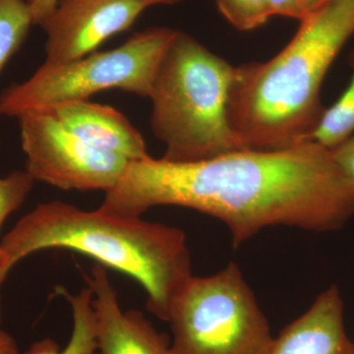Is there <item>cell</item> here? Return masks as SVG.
<instances>
[{"label":"cell","instance_id":"obj_23","mask_svg":"<svg viewBox=\"0 0 354 354\" xmlns=\"http://www.w3.org/2000/svg\"><path fill=\"white\" fill-rule=\"evenodd\" d=\"M7 274L4 272L3 265H2L1 257H0V286L6 279ZM0 323H1V300H0Z\"/></svg>","mask_w":354,"mask_h":354},{"label":"cell","instance_id":"obj_17","mask_svg":"<svg viewBox=\"0 0 354 354\" xmlns=\"http://www.w3.org/2000/svg\"><path fill=\"white\" fill-rule=\"evenodd\" d=\"M330 151L354 193V134Z\"/></svg>","mask_w":354,"mask_h":354},{"label":"cell","instance_id":"obj_19","mask_svg":"<svg viewBox=\"0 0 354 354\" xmlns=\"http://www.w3.org/2000/svg\"><path fill=\"white\" fill-rule=\"evenodd\" d=\"M59 0H27L32 24L39 25L57 6Z\"/></svg>","mask_w":354,"mask_h":354},{"label":"cell","instance_id":"obj_21","mask_svg":"<svg viewBox=\"0 0 354 354\" xmlns=\"http://www.w3.org/2000/svg\"><path fill=\"white\" fill-rule=\"evenodd\" d=\"M328 1H329V0H300L302 9H304L305 15L306 16L316 11L317 9L320 8L321 6H323L324 4Z\"/></svg>","mask_w":354,"mask_h":354},{"label":"cell","instance_id":"obj_4","mask_svg":"<svg viewBox=\"0 0 354 354\" xmlns=\"http://www.w3.org/2000/svg\"><path fill=\"white\" fill-rule=\"evenodd\" d=\"M234 67L186 32L176 31L153 79L151 127L162 158L198 162L247 150L230 127Z\"/></svg>","mask_w":354,"mask_h":354},{"label":"cell","instance_id":"obj_3","mask_svg":"<svg viewBox=\"0 0 354 354\" xmlns=\"http://www.w3.org/2000/svg\"><path fill=\"white\" fill-rule=\"evenodd\" d=\"M48 249L83 254L102 267L134 279L147 295V309L167 322L176 295L193 276L183 230L99 208L86 211L62 201L41 203L0 241L6 274L25 258Z\"/></svg>","mask_w":354,"mask_h":354},{"label":"cell","instance_id":"obj_2","mask_svg":"<svg viewBox=\"0 0 354 354\" xmlns=\"http://www.w3.org/2000/svg\"><path fill=\"white\" fill-rule=\"evenodd\" d=\"M300 23L276 57L234 67L228 122L247 150H283L313 141L326 109L324 80L354 34V0H329Z\"/></svg>","mask_w":354,"mask_h":354},{"label":"cell","instance_id":"obj_22","mask_svg":"<svg viewBox=\"0 0 354 354\" xmlns=\"http://www.w3.org/2000/svg\"><path fill=\"white\" fill-rule=\"evenodd\" d=\"M148 6H158V4H165V6H174L178 3L181 0H143Z\"/></svg>","mask_w":354,"mask_h":354},{"label":"cell","instance_id":"obj_6","mask_svg":"<svg viewBox=\"0 0 354 354\" xmlns=\"http://www.w3.org/2000/svg\"><path fill=\"white\" fill-rule=\"evenodd\" d=\"M167 323L172 354H266L274 341L234 262L212 276L191 277L176 295Z\"/></svg>","mask_w":354,"mask_h":354},{"label":"cell","instance_id":"obj_14","mask_svg":"<svg viewBox=\"0 0 354 354\" xmlns=\"http://www.w3.org/2000/svg\"><path fill=\"white\" fill-rule=\"evenodd\" d=\"M32 25L27 0H0V72L24 43Z\"/></svg>","mask_w":354,"mask_h":354},{"label":"cell","instance_id":"obj_20","mask_svg":"<svg viewBox=\"0 0 354 354\" xmlns=\"http://www.w3.org/2000/svg\"><path fill=\"white\" fill-rule=\"evenodd\" d=\"M0 354H20L15 339L1 329H0Z\"/></svg>","mask_w":354,"mask_h":354},{"label":"cell","instance_id":"obj_18","mask_svg":"<svg viewBox=\"0 0 354 354\" xmlns=\"http://www.w3.org/2000/svg\"><path fill=\"white\" fill-rule=\"evenodd\" d=\"M272 15L302 21L306 17L300 0H267Z\"/></svg>","mask_w":354,"mask_h":354},{"label":"cell","instance_id":"obj_9","mask_svg":"<svg viewBox=\"0 0 354 354\" xmlns=\"http://www.w3.org/2000/svg\"><path fill=\"white\" fill-rule=\"evenodd\" d=\"M86 279L93 291L97 354H172L169 335L142 312L122 309L104 267L95 263Z\"/></svg>","mask_w":354,"mask_h":354},{"label":"cell","instance_id":"obj_16","mask_svg":"<svg viewBox=\"0 0 354 354\" xmlns=\"http://www.w3.org/2000/svg\"><path fill=\"white\" fill-rule=\"evenodd\" d=\"M35 183L26 171H15L0 177V230L6 218L24 204Z\"/></svg>","mask_w":354,"mask_h":354},{"label":"cell","instance_id":"obj_11","mask_svg":"<svg viewBox=\"0 0 354 354\" xmlns=\"http://www.w3.org/2000/svg\"><path fill=\"white\" fill-rule=\"evenodd\" d=\"M41 109H46L88 145L118 153L129 160L150 156L141 133L127 116L111 106L83 100L59 102Z\"/></svg>","mask_w":354,"mask_h":354},{"label":"cell","instance_id":"obj_5","mask_svg":"<svg viewBox=\"0 0 354 354\" xmlns=\"http://www.w3.org/2000/svg\"><path fill=\"white\" fill-rule=\"evenodd\" d=\"M174 32L150 28L114 50L65 64L44 62L28 80L14 84L0 95V116L18 118L32 109L83 101L111 88L150 97L158 65Z\"/></svg>","mask_w":354,"mask_h":354},{"label":"cell","instance_id":"obj_13","mask_svg":"<svg viewBox=\"0 0 354 354\" xmlns=\"http://www.w3.org/2000/svg\"><path fill=\"white\" fill-rule=\"evenodd\" d=\"M353 76L348 88L334 104L325 109L312 135V140L326 148L334 149L354 134V50L349 55Z\"/></svg>","mask_w":354,"mask_h":354},{"label":"cell","instance_id":"obj_10","mask_svg":"<svg viewBox=\"0 0 354 354\" xmlns=\"http://www.w3.org/2000/svg\"><path fill=\"white\" fill-rule=\"evenodd\" d=\"M266 354H354L339 288L330 286L321 292L304 315L274 337Z\"/></svg>","mask_w":354,"mask_h":354},{"label":"cell","instance_id":"obj_7","mask_svg":"<svg viewBox=\"0 0 354 354\" xmlns=\"http://www.w3.org/2000/svg\"><path fill=\"white\" fill-rule=\"evenodd\" d=\"M26 169L35 181L64 190L113 189L131 160L88 145L46 109L18 118Z\"/></svg>","mask_w":354,"mask_h":354},{"label":"cell","instance_id":"obj_12","mask_svg":"<svg viewBox=\"0 0 354 354\" xmlns=\"http://www.w3.org/2000/svg\"><path fill=\"white\" fill-rule=\"evenodd\" d=\"M71 307L73 328L69 341L60 348L55 339L44 337L32 342L24 354H97V321L93 306V291L83 288L76 295L60 290Z\"/></svg>","mask_w":354,"mask_h":354},{"label":"cell","instance_id":"obj_15","mask_svg":"<svg viewBox=\"0 0 354 354\" xmlns=\"http://www.w3.org/2000/svg\"><path fill=\"white\" fill-rule=\"evenodd\" d=\"M218 10L239 31H251L272 17L267 0H216Z\"/></svg>","mask_w":354,"mask_h":354},{"label":"cell","instance_id":"obj_8","mask_svg":"<svg viewBox=\"0 0 354 354\" xmlns=\"http://www.w3.org/2000/svg\"><path fill=\"white\" fill-rule=\"evenodd\" d=\"M148 7L143 0H59L39 24L46 35V62L65 64L94 53Z\"/></svg>","mask_w":354,"mask_h":354},{"label":"cell","instance_id":"obj_1","mask_svg":"<svg viewBox=\"0 0 354 354\" xmlns=\"http://www.w3.org/2000/svg\"><path fill=\"white\" fill-rule=\"evenodd\" d=\"M157 206L184 207L218 218L237 248L271 225L315 232L341 230L354 215V193L332 151L309 141L198 162L151 156L131 160L99 209L142 218Z\"/></svg>","mask_w":354,"mask_h":354},{"label":"cell","instance_id":"obj_24","mask_svg":"<svg viewBox=\"0 0 354 354\" xmlns=\"http://www.w3.org/2000/svg\"><path fill=\"white\" fill-rule=\"evenodd\" d=\"M353 353H354V342H353Z\"/></svg>","mask_w":354,"mask_h":354}]
</instances>
